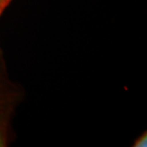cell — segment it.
I'll list each match as a JSON object with an SVG mask.
<instances>
[{
	"mask_svg": "<svg viewBox=\"0 0 147 147\" xmlns=\"http://www.w3.org/2000/svg\"><path fill=\"white\" fill-rule=\"evenodd\" d=\"M22 96L21 88L9 78L3 53L0 49V114L14 112L16 107L21 101Z\"/></svg>",
	"mask_w": 147,
	"mask_h": 147,
	"instance_id": "cell-1",
	"label": "cell"
},
{
	"mask_svg": "<svg viewBox=\"0 0 147 147\" xmlns=\"http://www.w3.org/2000/svg\"><path fill=\"white\" fill-rule=\"evenodd\" d=\"M14 112H5L0 114V147H6L11 140V121Z\"/></svg>",
	"mask_w": 147,
	"mask_h": 147,
	"instance_id": "cell-2",
	"label": "cell"
},
{
	"mask_svg": "<svg viewBox=\"0 0 147 147\" xmlns=\"http://www.w3.org/2000/svg\"><path fill=\"white\" fill-rule=\"evenodd\" d=\"M133 147H146L147 146V133L144 132L140 136H139L136 140H134Z\"/></svg>",
	"mask_w": 147,
	"mask_h": 147,
	"instance_id": "cell-3",
	"label": "cell"
},
{
	"mask_svg": "<svg viewBox=\"0 0 147 147\" xmlns=\"http://www.w3.org/2000/svg\"><path fill=\"white\" fill-rule=\"evenodd\" d=\"M11 1L13 0H0V17H1L6 9L8 8V6L11 4Z\"/></svg>",
	"mask_w": 147,
	"mask_h": 147,
	"instance_id": "cell-4",
	"label": "cell"
}]
</instances>
